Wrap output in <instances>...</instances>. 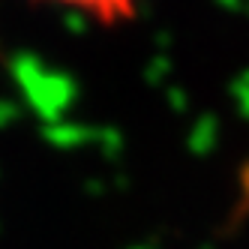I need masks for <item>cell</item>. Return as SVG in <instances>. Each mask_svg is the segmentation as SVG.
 Listing matches in <instances>:
<instances>
[{
  "instance_id": "2",
  "label": "cell",
  "mask_w": 249,
  "mask_h": 249,
  "mask_svg": "<svg viewBox=\"0 0 249 249\" xmlns=\"http://www.w3.org/2000/svg\"><path fill=\"white\" fill-rule=\"evenodd\" d=\"M243 186H246V195H249V168H246V174H243Z\"/></svg>"
},
{
  "instance_id": "4",
  "label": "cell",
  "mask_w": 249,
  "mask_h": 249,
  "mask_svg": "<svg viewBox=\"0 0 249 249\" xmlns=\"http://www.w3.org/2000/svg\"><path fill=\"white\" fill-rule=\"evenodd\" d=\"M135 249H147V246H135Z\"/></svg>"
},
{
  "instance_id": "3",
  "label": "cell",
  "mask_w": 249,
  "mask_h": 249,
  "mask_svg": "<svg viewBox=\"0 0 249 249\" xmlns=\"http://www.w3.org/2000/svg\"><path fill=\"white\" fill-rule=\"evenodd\" d=\"M201 249H213V246H210V243H204V246H201Z\"/></svg>"
},
{
  "instance_id": "1",
  "label": "cell",
  "mask_w": 249,
  "mask_h": 249,
  "mask_svg": "<svg viewBox=\"0 0 249 249\" xmlns=\"http://www.w3.org/2000/svg\"><path fill=\"white\" fill-rule=\"evenodd\" d=\"M33 3H48V6H60L69 12H78L84 18H90L96 24H123L135 18V12L141 9L144 0H33Z\"/></svg>"
}]
</instances>
